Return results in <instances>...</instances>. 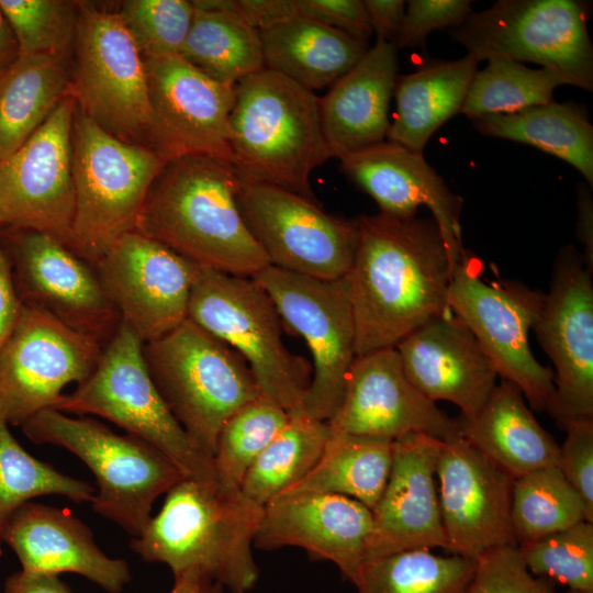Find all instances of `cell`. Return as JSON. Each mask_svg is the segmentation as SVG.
<instances>
[{"instance_id": "bcb514c9", "label": "cell", "mask_w": 593, "mask_h": 593, "mask_svg": "<svg viewBox=\"0 0 593 593\" xmlns=\"http://www.w3.org/2000/svg\"><path fill=\"white\" fill-rule=\"evenodd\" d=\"M471 12L469 0H411L392 44L396 49L421 47L433 31L457 27Z\"/></svg>"}, {"instance_id": "4dcf8cb0", "label": "cell", "mask_w": 593, "mask_h": 593, "mask_svg": "<svg viewBox=\"0 0 593 593\" xmlns=\"http://www.w3.org/2000/svg\"><path fill=\"white\" fill-rule=\"evenodd\" d=\"M260 37L265 68L313 92L331 87L369 48L365 42L301 15L261 32Z\"/></svg>"}, {"instance_id": "836d02e7", "label": "cell", "mask_w": 593, "mask_h": 593, "mask_svg": "<svg viewBox=\"0 0 593 593\" xmlns=\"http://www.w3.org/2000/svg\"><path fill=\"white\" fill-rule=\"evenodd\" d=\"M473 126L482 135L527 144L568 163L593 188V125L584 105L551 101L513 114L482 116Z\"/></svg>"}, {"instance_id": "d6a6232c", "label": "cell", "mask_w": 593, "mask_h": 593, "mask_svg": "<svg viewBox=\"0 0 593 593\" xmlns=\"http://www.w3.org/2000/svg\"><path fill=\"white\" fill-rule=\"evenodd\" d=\"M70 59L19 56L0 72V160L20 148L71 94Z\"/></svg>"}, {"instance_id": "30bf717a", "label": "cell", "mask_w": 593, "mask_h": 593, "mask_svg": "<svg viewBox=\"0 0 593 593\" xmlns=\"http://www.w3.org/2000/svg\"><path fill=\"white\" fill-rule=\"evenodd\" d=\"M588 4L578 0H499L450 29L480 63L529 61L557 72L566 85L593 91V45Z\"/></svg>"}, {"instance_id": "7bdbcfd3", "label": "cell", "mask_w": 593, "mask_h": 593, "mask_svg": "<svg viewBox=\"0 0 593 593\" xmlns=\"http://www.w3.org/2000/svg\"><path fill=\"white\" fill-rule=\"evenodd\" d=\"M518 549L533 575L571 591L593 592V523L581 522Z\"/></svg>"}, {"instance_id": "7c38bea8", "label": "cell", "mask_w": 593, "mask_h": 593, "mask_svg": "<svg viewBox=\"0 0 593 593\" xmlns=\"http://www.w3.org/2000/svg\"><path fill=\"white\" fill-rule=\"evenodd\" d=\"M544 293L521 282L486 283L465 257L455 268L448 306L477 338L502 380L514 383L529 406L548 413L555 396L553 372L533 355L529 331Z\"/></svg>"}, {"instance_id": "7402d4cb", "label": "cell", "mask_w": 593, "mask_h": 593, "mask_svg": "<svg viewBox=\"0 0 593 593\" xmlns=\"http://www.w3.org/2000/svg\"><path fill=\"white\" fill-rule=\"evenodd\" d=\"M326 423L334 432L391 440L414 433L441 441L460 435L458 421L409 380L395 347L355 358L340 404Z\"/></svg>"}, {"instance_id": "6f0895ef", "label": "cell", "mask_w": 593, "mask_h": 593, "mask_svg": "<svg viewBox=\"0 0 593 593\" xmlns=\"http://www.w3.org/2000/svg\"><path fill=\"white\" fill-rule=\"evenodd\" d=\"M564 593H593V592H580V591H571V590H569V591H567Z\"/></svg>"}, {"instance_id": "d4e9b609", "label": "cell", "mask_w": 593, "mask_h": 593, "mask_svg": "<svg viewBox=\"0 0 593 593\" xmlns=\"http://www.w3.org/2000/svg\"><path fill=\"white\" fill-rule=\"evenodd\" d=\"M342 170L378 204L380 213L407 217L428 208L441 233L454 272L466 257L460 212L462 200L425 160L423 153L388 139L339 158Z\"/></svg>"}, {"instance_id": "44dd1931", "label": "cell", "mask_w": 593, "mask_h": 593, "mask_svg": "<svg viewBox=\"0 0 593 593\" xmlns=\"http://www.w3.org/2000/svg\"><path fill=\"white\" fill-rule=\"evenodd\" d=\"M436 481L447 553L475 561L491 549L516 546L511 522L514 478L461 434L443 441Z\"/></svg>"}, {"instance_id": "f1b7e54d", "label": "cell", "mask_w": 593, "mask_h": 593, "mask_svg": "<svg viewBox=\"0 0 593 593\" xmlns=\"http://www.w3.org/2000/svg\"><path fill=\"white\" fill-rule=\"evenodd\" d=\"M458 423L461 436L514 479L558 465L559 444L510 381L495 385L472 419Z\"/></svg>"}, {"instance_id": "2e32d148", "label": "cell", "mask_w": 593, "mask_h": 593, "mask_svg": "<svg viewBox=\"0 0 593 593\" xmlns=\"http://www.w3.org/2000/svg\"><path fill=\"white\" fill-rule=\"evenodd\" d=\"M103 346L47 313L22 304L15 326L0 347V418L21 426L54 409L66 385L83 381Z\"/></svg>"}, {"instance_id": "8992f818", "label": "cell", "mask_w": 593, "mask_h": 593, "mask_svg": "<svg viewBox=\"0 0 593 593\" xmlns=\"http://www.w3.org/2000/svg\"><path fill=\"white\" fill-rule=\"evenodd\" d=\"M33 443L61 447L93 473L94 512L137 537L152 517L153 504L186 478L159 449L131 434L119 435L87 416L43 410L22 425Z\"/></svg>"}, {"instance_id": "3957f363", "label": "cell", "mask_w": 593, "mask_h": 593, "mask_svg": "<svg viewBox=\"0 0 593 593\" xmlns=\"http://www.w3.org/2000/svg\"><path fill=\"white\" fill-rule=\"evenodd\" d=\"M260 515L240 491L183 478L130 547L146 562L168 566L174 579L203 577L247 593L259 575L253 546Z\"/></svg>"}, {"instance_id": "b9f144b4", "label": "cell", "mask_w": 593, "mask_h": 593, "mask_svg": "<svg viewBox=\"0 0 593 593\" xmlns=\"http://www.w3.org/2000/svg\"><path fill=\"white\" fill-rule=\"evenodd\" d=\"M0 9L16 40L19 56L70 59L78 30V1L0 0Z\"/></svg>"}, {"instance_id": "ac0fdd59", "label": "cell", "mask_w": 593, "mask_h": 593, "mask_svg": "<svg viewBox=\"0 0 593 593\" xmlns=\"http://www.w3.org/2000/svg\"><path fill=\"white\" fill-rule=\"evenodd\" d=\"M532 329L555 367L550 417L562 430L593 418L592 273L573 245L555 258L550 288Z\"/></svg>"}, {"instance_id": "e0dca14e", "label": "cell", "mask_w": 593, "mask_h": 593, "mask_svg": "<svg viewBox=\"0 0 593 593\" xmlns=\"http://www.w3.org/2000/svg\"><path fill=\"white\" fill-rule=\"evenodd\" d=\"M76 110L75 98L67 96L20 148L0 160V231L32 230L69 244Z\"/></svg>"}, {"instance_id": "ba28073f", "label": "cell", "mask_w": 593, "mask_h": 593, "mask_svg": "<svg viewBox=\"0 0 593 593\" xmlns=\"http://www.w3.org/2000/svg\"><path fill=\"white\" fill-rule=\"evenodd\" d=\"M144 343L121 322L92 372L55 405L66 414L96 415L164 452L186 478L219 486L213 458L174 417L147 369Z\"/></svg>"}, {"instance_id": "11a10c76", "label": "cell", "mask_w": 593, "mask_h": 593, "mask_svg": "<svg viewBox=\"0 0 593 593\" xmlns=\"http://www.w3.org/2000/svg\"><path fill=\"white\" fill-rule=\"evenodd\" d=\"M169 593H224V586L203 577H182L175 579Z\"/></svg>"}, {"instance_id": "8d00e7d4", "label": "cell", "mask_w": 593, "mask_h": 593, "mask_svg": "<svg viewBox=\"0 0 593 593\" xmlns=\"http://www.w3.org/2000/svg\"><path fill=\"white\" fill-rule=\"evenodd\" d=\"M584 521L593 523V514L557 466L514 479L511 522L517 547Z\"/></svg>"}, {"instance_id": "ee69618b", "label": "cell", "mask_w": 593, "mask_h": 593, "mask_svg": "<svg viewBox=\"0 0 593 593\" xmlns=\"http://www.w3.org/2000/svg\"><path fill=\"white\" fill-rule=\"evenodd\" d=\"M116 13L143 58L181 56L194 5L188 0H126Z\"/></svg>"}, {"instance_id": "816d5d0a", "label": "cell", "mask_w": 593, "mask_h": 593, "mask_svg": "<svg viewBox=\"0 0 593 593\" xmlns=\"http://www.w3.org/2000/svg\"><path fill=\"white\" fill-rule=\"evenodd\" d=\"M22 310V303L19 299L10 265L0 244V347L5 342Z\"/></svg>"}, {"instance_id": "1f68e13d", "label": "cell", "mask_w": 593, "mask_h": 593, "mask_svg": "<svg viewBox=\"0 0 593 593\" xmlns=\"http://www.w3.org/2000/svg\"><path fill=\"white\" fill-rule=\"evenodd\" d=\"M192 24L181 57L209 77L231 86L265 68L260 32L236 0H194Z\"/></svg>"}, {"instance_id": "9c48e42d", "label": "cell", "mask_w": 593, "mask_h": 593, "mask_svg": "<svg viewBox=\"0 0 593 593\" xmlns=\"http://www.w3.org/2000/svg\"><path fill=\"white\" fill-rule=\"evenodd\" d=\"M71 146L75 209L68 246L94 264L134 231L167 161L147 146L110 135L78 108Z\"/></svg>"}, {"instance_id": "db71d44e", "label": "cell", "mask_w": 593, "mask_h": 593, "mask_svg": "<svg viewBox=\"0 0 593 593\" xmlns=\"http://www.w3.org/2000/svg\"><path fill=\"white\" fill-rule=\"evenodd\" d=\"M591 188L579 183L577 189V237L583 245L581 254L586 269L593 273V199Z\"/></svg>"}, {"instance_id": "ab89813d", "label": "cell", "mask_w": 593, "mask_h": 593, "mask_svg": "<svg viewBox=\"0 0 593 593\" xmlns=\"http://www.w3.org/2000/svg\"><path fill=\"white\" fill-rule=\"evenodd\" d=\"M0 418V545L11 514L43 495H60L76 503L90 502L96 488L69 477L30 455Z\"/></svg>"}, {"instance_id": "603a6c76", "label": "cell", "mask_w": 593, "mask_h": 593, "mask_svg": "<svg viewBox=\"0 0 593 593\" xmlns=\"http://www.w3.org/2000/svg\"><path fill=\"white\" fill-rule=\"evenodd\" d=\"M372 511L338 494L298 492L276 496L261 508L254 546L299 547L333 562L353 584L366 562Z\"/></svg>"}, {"instance_id": "f35d334b", "label": "cell", "mask_w": 593, "mask_h": 593, "mask_svg": "<svg viewBox=\"0 0 593 593\" xmlns=\"http://www.w3.org/2000/svg\"><path fill=\"white\" fill-rule=\"evenodd\" d=\"M564 80L548 68H529L523 63L491 59L478 70L461 112L470 120L486 115L513 114L553 101V92Z\"/></svg>"}, {"instance_id": "60d3db41", "label": "cell", "mask_w": 593, "mask_h": 593, "mask_svg": "<svg viewBox=\"0 0 593 593\" xmlns=\"http://www.w3.org/2000/svg\"><path fill=\"white\" fill-rule=\"evenodd\" d=\"M289 418L283 409L262 396L235 412L222 426L213 455L219 486L239 492L247 470Z\"/></svg>"}, {"instance_id": "9a60e30c", "label": "cell", "mask_w": 593, "mask_h": 593, "mask_svg": "<svg viewBox=\"0 0 593 593\" xmlns=\"http://www.w3.org/2000/svg\"><path fill=\"white\" fill-rule=\"evenodd\" d=\"M237 201L270 266L327 281L347 275L355 220L333 216L316 200L262 182L239 179Z\"/></svg>"}, {"instance_id": "c3c4849f", "label": "cell", "mask_w": 593, "mask_h": 593, "mask_svg": "<svg viewBox=\"0 0 593 593\" xmlns=\"http://www.w3.org/2000/svg\"><path fill=\"white\" fill-rule=\"evenodd\" d=\"M299 14L367 43L372 29L362 0H296Z\"/></svg>"}, {"instance_id": "ffe728a7", "label": "cell", "mask_w": 593, "mask_h": 593, "mask_svg": "<svg viewBox=\"0 0 593 593\" xmlns=\"http://www.w3.org/2000/svg\"><path fill=\"white\" fill-rule=\"evenodd\" d=\"M121 322L145 344L188 318L195 264L135 231L96 262Z\"/></svg>"}, {"instance_id": "52a82bcc", "label": "cell", "mask_w": 593, "mask_h": 593, "mask_svg": "<svg viewBox=\"0 0 593 593\" xmlns=\"http://www.w3.org/2000/svg\"><path fill=\"white\" fill-rule=\"evenodd\" d=\"M143 355L174 417L212 458L224 423L261 396L244 358L189 318L145 343Z\"/></svg>"}, {"instance_id": "d590c367", "label": "cell", "mask_w": 593, "mask_h": 593, "mask_svg": "<svg viewBox=\"0 0 593 593\" xmlns=\"http://www.w3.org/2000/svg\"><path fill=\"white\" fill-rule=\"evenodd\" d=\"M329 432L326 422L290 416L247 470L240 485L243 497L262 508L302 480L323 452Z\"/></svg>"}, {"instance_id": "5b68a950", "label": "cell", "mask_w": 593, "mask_h": 593, "mask_svg": "<svg viewBox=\"0 0 593 593\" xmlns=\"http://www.w3.org/2000/svg\"><path fill=\"white\" fill-rule=\"evenodd\" d=\"M188 318L244 358L262 398L290 416L305 415L311 368L284 345L282 320L254 278L195 265Z\"/></svg>"}, {"instance_id": "74e56055", "label": "cell", "mask_w": 593, "mask_h": 593, "mask_svg": "<svg viewBox=\"0 0 593 593\" xmlns=\"http://www.w3.org/2000/svg\"><path fill=\"white\" fill-rule=\"evenodd\" d=\"M474 561L430 549L405 550L365 562L357 593H467Z\"/></svg>"}, {"instance_id": "d6986e66", "label": "cell", "mask_w": 593, "mask_h": 593, "mask_svg": "<svg viewBox=\"0 0 593 593\" xmlns=\"http://www.w3.org/2000/svg\"><path fill=\"white\" fill-rule=\"evenodd\" d=\"M150 105L147 147L166 161L204 155L232 164L230 116L235 86L181 56L144 58Z\"/></svg>"}, {"instance_id": "7a4b0ae2", "label": "cell", "mask_w": 593, "mask_h": 593, "mask_svg": "<svg viewBox=\"0 0 593 593\" xmlns=\"http://www.w3.org/2000/svg\"><path fill=\"white\" fill-rule=\"evenodd\" d=\"M231 163L191 155L168 160L154 180L134 231L189 261L254 278L270 266L238 205Z\"/></svg>"}, {"instance_id": "9f6ffc18", "label": "cell", "mask_w": 593, "mask_h": 593, "mask_svg": "<svg viewBox=\"0 0 593 593\" xmlns=\"http://www.w3.org/2000/svg\"><path fill=\"white\" fill-rule=\"evenodd\" d=\"M19 57V47L14 34L0 9V72Z\"/></svg>"}, {"instance_id": "e575fe53", "label": "cell", "mask_w": 593, "mask_h": 593, "mask_svg": "<svg viewBox=\"0 0 593 593\" xmlns=\"http://www.w3.org/2000/svg\"><path fill=\"white\" fill-rule=\"evenodd\" d=\"M329 430L314 467L281 494H338L354 499L372 511L389 479L393 440Z\"/></svg>"}, {"instance_id": "f6af8a7d", "label": "cell", "mask_w": 593, "mask_h": 593, "mask_svg": "<svg viewBox=\"0 0 593 593\" xmlns=\"http://www.w3.org/2000/svg\"><path fill=\"white\" fill-rule=\"evenodd\" d=\"M467 593H555L549 581L533 575L517 546L491 549L474 561Z\"/></svg>"}, {"instance_id": "484cf974", "label": "cell", "mask_w": 593, "mask_h": 593, "mask_svg": "<svg viewBox=\"0 0 593 593\" xmlns=\"http://www.w3.org/2000/svg\"><path fill=\"white\" fill-rule=\"evenodd\" d=\"M395 349L412 384L435 403L456 405L462 419H472L497 384L492 361L452 312L423 324Z\"/></svg>"}, {"instance_id": "f5cc1de1", "label": "cell", "mask_w": 593, "mask_h": 593, "mask_svg": "<svg viewBox=\"0 0 593 593\" xmlns=\"http://www.w3.org/2000/svg\"><path fill=\"white\" fill-rule=\"evenodd\" d=\"M3 593H71L58 575L20 570L4 583Z\"/></svg>"}, {"instance_id": "8fae6325", "label": "cell", "mask_w": 593, "mask_h": 593, "mask_svg": "<svg viewBox=\"0 0 593 593\" xmlns=\"http://www.w3.org/2000/svg\"><path fill=\"white\" fill-rule=\"evenodd\" d=\"M72 55L71 96L77 108L110 135L147 146L146 67L119 14L79 2Z\"/></svg>"}, {"instance_id": "7dc6e473", "label": "cell", "mask_w": 593, "mask_h": 593, "mask_svg": "<svg viewBox=\"0 0 593 593\" xmlns=\"http://www.w3.org/2000/svg\"><path fill=\"white\" fill-rule=\"evenodd\" d=\"M564 432L557 467L593 514V418L574 421Z\"/></svg>"}, {"instance_id": "6da1fadb", "label": "cell", "mask_w": 593, "mask_h": 593, "mask_svg": "<svg viewBox=\"0 0 593 593\" xmlns=\"http://www.w3.org/2000/svg\"><path fill=\"white\" fill-rule=\"evenodd\" d=\"M353 264L344 277L356 327V357L393 348L451 312L452 270L435 220L378 213L355 219Z\"/></svg>"}, {"instance_id": "83f0119b", "label": "cell", "mask_w": 593, "mask_h": 593, "mask_svg": "<svg viewBox=\"0 0 593 593\" xmlns=\"http://www.w3.org/2000/svg\"><path fill=\"white\" fill-rule=\"evenodd\" d=\"M398 49L376 41L363 57L320 98L321 125L331 158L387 139L398 80Z\"/></svg>"}, {"instance_id": "681fc988", "label": "cell", "mask_w": 593, "mask_h": 593, "mask_svg": "<svg viewBox=\"0 0 593 593\" xmlns=\"http://www.w3.org/2000/svg\"><path fill=\"white\" fill-rule=\"evenodd\" d=\"M243 16L260 33L299 16L296 0H236Z\"/></svg>"}, {"instance_id": "f546056e", "label": "cell", "mask_w": 593, "mask_h": 593, "mask_svg": "<svg viewBox=\"0 0 593 593\" xmlns=\"http://www.w3.org/2000/svg\"><path fill=\"white\" fill-rule=\"evenodd\" d=\"M480 61L471 55L437 60L398 77L396 109L387 139L423 153L434 133L461 112Z\"/></svg>"}, {"instance_id": "cb8c5ba5", "label": "cell", "mask_w": 593, "mask_h": 593, "mask_svg": "<svg viewBox=\"0 0 593 593\" xmlns=\"http://www.w3.org/2000/svg\"><path fill=\"white\" fill-rule=\"evenodd\" d=\"M443 441L414 433L393 440L385 488L372 510L366 561L412 550H446L436 466Z\"/></svg>"}, {"instance_id": "277c9868", "label": "cell", "mask_w": 593, "mask_h": 593, "mask_svg": "<svg viewBox=\"0 0 593 593\" xmlns=\"http://www.w3.org/2000/svg\"><path fill=\"white\" fill-rule=\"evenodd\" d=\"M230 146L240 180L275 184L316 200L311 174L331 158L320 98L267 68L248 76L235 85Z\"/></svg>"}, {"instance_id": "4fadbf2b", "label": "cell", "mask_w": 593, "mask_h": 593, "mask_svg": "<svg viewBox=\"0 0 593 593\" xmlns=\"http://www.w3.org/2000/svg\"><path fill=\"white\" fill-rule=\"evenodd\" d=\"M254 279L283 325L300 335L313 359L306 416L327 422L340 404L356 358V327L344 278L321 280L268 266Z\"/></svg>"}, {"instance_id": "f907efd6", "label": "cell", "mask_w": 593, "mask_h": 593, "mask_svg": "<svg viewBox=\"0 0 593 593\" xmlns=\"http://www.w3.org/2000/svg\"><path fill=\"white\" fill-rule=\"evenodd\" d=\"M372 32L377 41L392 43L405 14L402 0H363Z\"/></svg>"}, {"instance_id": "4316f807", "label": "cell", "mask_w": 593, "mask_h": 593, "mask_svg": "<svg viewBox=\"0 0 593 593\" xmlns=\"http://www.w3.org/2000/svg\"><path fill=\"white\" fill-rule=\"evenodd\" d=\"M2 542L24 571L80 574L109 593H120L132 579L127 562L108 557L87 525L68 510L26 502L7 521Z\"/></svg>"}, {"instance_id": "5bb4252c", "label": "cell", "mask_w": 593, "mask_h": 593, "mask_svg": "<svg viewBox=\"0 0 593 593\" xmlns=\"http://www.w3.org/2000/svg\"><path fill=\"white\" fill-rule=\"evenodd\" d=\"M0 244L23 305L41 310L105 346L121 317L96 265L47 233L0 231Z\"/></svg>"}]
</instances>
